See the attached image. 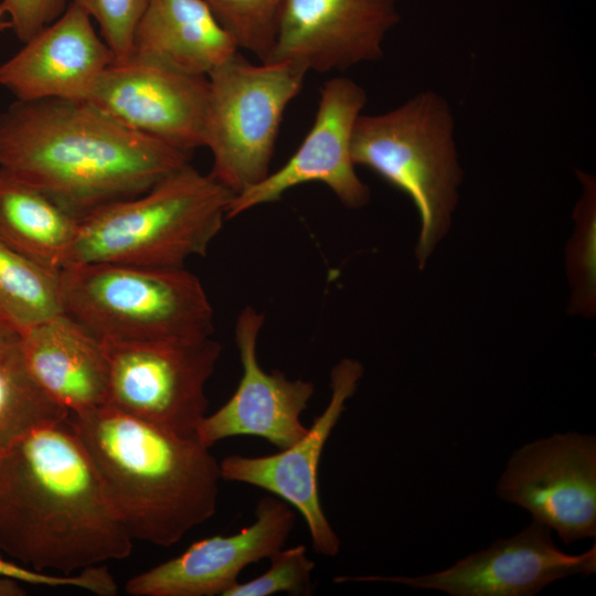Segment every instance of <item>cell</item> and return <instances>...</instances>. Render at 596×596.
Wrapping results in <instances>:
<instances>
[{
  "instance_id": "1",
  "label": "cell",
  "mask_w": 596,
  "mask_h": 596,
  "mask_svg": "<svg viewBox=\"0 0 596 596\" xmlns=\"http://www.w3.org/2000/svg\"><path fill=\"white\" fill-rule=\"evenodd\" d=\"M131 550L70 416L32 429L0 456L2 555L36 571L73 574Z\"/></svg>"
},
{
  "instance_id": "2",
  "label": "cell",
  "mask_w": 596,
  "mask_h": 596,
  "mask_svg": "<svg viewBox=\"0 0 596 596\" xmlns=\"http://www.w3.org/2000/svg\"><path fill=\"white\" fill-rule=\"evenodd\" d=\"M189 153L131 130L88 102L15 100L0 113V168L77 219L139 195Z\"/></svg>"
},
{
  "instance_id": "3",
  "label": "cell",
  "mask_w": 596,
  "mask_h": 596,
  "mask_svg": "<svg viewBox=\"0 0 596 596\" xmlns=\"http://www.w3.org/2000/svg\"><path fill=\"white\" fill-rule=\"evenodd\" d=\"M70 422L132 540L170 547L215 514L220 461L196 437L107 405L70 414Z\"/></svg>"
},
{
  "instance_id": "4",
  "label": "cell",
  "mask_w": 596,
  "mask_h": 596,
  "mask_svg": "<svg viewBox=\"0 0 596 596\" xmlns=\"http://www.w3.org/2000/svg\"><path fill=\"white\" fill-rule=\"evenodd\" d=\"M233 198L210 173L187 162L146 192L79 217L67 265L184 267L190 257L206 254Z\"/></svg>"
},
{
  "instance_id": "5",
  "label": "cell",
  "mask_w": 596,
  "mask_h": 596,
  "mask_svg": "<svg viewBox=\"0 0 596 596\" xmlns=\"http://www.w3.org/2000/svg\"><path fill=\"white\" fill-rule=\"evenodd\" d=\"M351 156L413 201L421 220L415 254L423 267L450 226L462 178L449 104L428 91L386 113L361 114Z\"/></svg>"
},
{
  "instance_id": "6",
  "label": "cell",
  "mask_w": 596,
  "mask_h": 596,
  "mask_svg": "<svg viewBox=\"0 0 596 596\" xmlns=\"http://www.w3.org/2000/svg\"><path fill=\"white\" fill-rule=\"evenodd\" d=\"M63 311L103 341L212 336L213 308L184 267L71 264L60 270Z\"/></svg>"
},
{
  "instance_id": "7",
  "label": "cell",
  "mask_w": 596,
  "mask_h": 596,
  "mask_svg": "<svg viewBox=\"0 0 596 596\" xmlns=\"http://www.w3.org/2000/svg\"><path fill=\"white\" fill-rule=\"evenodd\" d=\"M307 73L287 62L255 65L237 52L209 74L203 147L213 157L210 174L234 195L270 172L285 110Z\"/></svg>"
},
{
  "instance_id": "8",
  "label": "cell",
  "mask_w": 596,
  "mask_h": 596,
  "mask_svg": "<svg viewBox=\"0 0 596 596\" xmlns=\"http://www.w3.org/2000/svg\"><path fill=\"white\" fill-rule=\"evenodd\" d=\"M103 342L107 406L179 436L196 437L209 405L205 385L222 353L220 342L212 336Z\"/></svg>"
},
{
  "instance_id": "9",
  "label": "cell",
  "mask_w": 596,
  "mask_h": 596,
  "mask_svg": "<svg viewBox=\"0 0 596 596\" xmlns=\"http://www.w3.org/2000/svg\"><path fill=\"white\" fill-rule=\"evenodd\" d=\"M496 491L556 531L563 543L596 536V438L554 434L510 457Z\"/></svg>"
},
{
  "instance_id": "10",
  "label": "cell",
  "mask_w": 596,
  "mask_h": 596,
  "mask_svg": "<svg viewBox=\"0 0 596 596\" xmlns=\"http://www.w3.org/2000/svg\"><path fill=\"white\" fill-rule=\"evenodd\" d=\"M551 529L532 521L517 535L465 556L453 566L416 577L339 576L334 582H389L451 596H532L572 575L596 573V545L581 554L557 549Z\"/></svg>"
},
{
  "instance_id": "11",
  "label": "cell",
  "mask_w": 596,
  "mask_h": 596,
  "mask_svg": "<svg viewBox=\"0 0 596 596\" xmlns=\"http://www.w3.org/2000/svg\"><path fill=\"white\" fill-rule=\"evenodd\" d=\"M366 104L365 91L348 77L328 79L320 91L313 124L296 152L275 172L234 195L227 219L273 203L290 189L309 182L326 184L350 209L370 200V189L355 172L352 134Z\"/></svg>"
},
{
  "instance_id": "12",
  "label": "cell",
  "mask_w": 596,
  "mask_h": 596,
  "mask_svg": "<svg viewBox=\"0 0 596 596\" xmlns=\"http://www.w3.org/2000/svg\"><path fill=\"white\" fill-rule=\"evenodd\" d=\"M207 76L130 57L111 64L87 102L134 131L190 153L203 147Z\"/></svg>"
},
{
  "instance_id": "13",
  "label": "cell",
  "mask_w": 596,
  "mask_h": 596,
  "mask_svg": "<svg viewBox=\"0 0 596 596\" xmlns=\"http://www.w3.org/2000/svg\"><path fill=\"white\" fill-rule=\"evenodd\" d=\"M363 372V365L349 358L340 360L332 368L328 405L306 434L292 445L267 456L231 455L220 461L223 480L260 488L295 508L308 526L313 549L329 557L339 553L340 540L321 507L319 462Z\"/></svg>"
},
{
  "instance_id": "14",
  "label": "cell",
  "mask_w": 596,
  "mask_h": 596,
  "mask_svg": "<svg viewBox=\"0 0 596 596\" xmlns=\"http://www.w3.org/2000/svg\"><path fill=\"white\" fill-rule=\"evenodd\" d=\"M398 0H285L266 63L316 72H343L383 56L387 32L400 21Z\"/></svg>"
},
{
  "instance_id": "15",
  "label": "cell",
  "mask_w": 596,
  "mask_h": 596,
  "mask_svg": "<svg viewBox=\"0 0 596 596\" xmlns=\"http://www.w3.org/2000/svg\"><path fill=\"white\" fill-rule=\"evenodd\" d=\"M295 521L290 504L265 496L251 525L194 542L181 554L130 577L125 590L131 596H223L246 566L285 546Z\"/></svg>"
},
{
  "instance_id": "16",
  "label": "cell",
  "mask_w": 596,
  "mask_h": 596,
  "mask_svg": "<svg viewBox=\"0 0 596 596\" xmlns=\"http://www.w3.org/2000/svg\"><path fill=\"white\" fill-rule=\"evenodd\" d=\"M265 316L247 306L235 323L242 376L233 395L203 418L196 438L206 447L233 436L264 438L278 449L299 440L307 432L300 417L315 393L306 380H289L280 371L266 372L257 358V340Z\"/></svg>"
},
{
  "instance_id": "17",
  "label": "cell",
  "mask_w": 596,
  "mask_h": 596,
  "mask_svg": "<svg viewBox=\"0 0 596 596\" xmlns=\"http://www.w3.org/2000/svg\"><path fill=\"white\" fill-rule=\"evenodd\" d=\"M115 56L93 19L68 2L64 12L0 65V85L18 100L87 102Z\"/></svg>"
},
{
  "instance_id": "18",
  "label": "cell",
  "mask_w": 596,
  "mask_h": 596,
  "mask_svg": "<svg viewBox=\"0 0 596 596\" xmlns=\"http://www.w3.org/2000/svg\"><path fill=\"white\" fill-rule=\"evenodd\" d=\"M28 366L41 389L70 414L107 405L104 342L64 311L21 333Z\"/></svg>"
},
{
  "instance_id": "19",
  "label": "cell",
  "mask_w": 596,
  "mask_h": 596,
  "mask_svg": "<svg viewBox=\"0 0 596 596\" xmlns=\"http://www.w3.org/2000/svg\"><path fill=\"white\" fill-rule=\"evenodd\" d=\"M238 50L202 0H148L135 29L131 57L209 76Z\"/></svg>"
},
{
  "instance_id": "20",
  "label": "cell",
  "mask_w": 596,
  "mask_h": 596,
  "mask_svg": "<svg viewBox=\"0 0 596 596\" xmlns=\"http://www.w3.org/2000/svg\"><path fill=\"white\" fill-rule=\"evenodd\" d=\"M78 219L38 187L0 168V241L60 273L70 260Z\"/></svg>"
},
{
  "instance_id": "21",
  "label": "cell",
  "mask_w": 596,
  "mask_h": 596,
  "mask_svg": "<svg viewBox=\"0 0 596 596\" xmlns=\"http://www.w3.org/2000/svg\"><path fill=\"white\" fill-rule=\"evenodd\" d=\"M68 416L34 380L21 333L0 320V456L32 429Z\"/></svg>"
},
{
  "instance_id": "22",
  "label": "cell",
  "mask_w": 596,
  "mask_h": 596,
  "mask_svg": "<svg viewBox=\"0 0 596 596\" xmlns=\"http://www.w3.org/2000/svg\"><path fill=\"white\" fill-rule=\"evenodd\" d=\"M61 312L60 273L0 241V320L23 333Z\"/></svg>"
},
{
  "instance_id": "23",
  "label": "cell",
  "mask_w": 596,
  "mask_h": 596,
  "mask_svg": "<svg viewBox=\"0 0 596 596\" xmlns=\"http://www.w3.org/2000/svg\"><path fill=\"white\" fill-rule=\"evenodd\" d=\"M238 49L265 62L273 49L285 0H202Z\"/></svg>"
},
{
  "instance_id": "24",
  "label": "cell",
  "mask_w": 596,
  "mask_h": 596,
  "mask_svg": "<svg viewBox=\"0 0 596 596\" xmlns=\"http://www.w3.org/2000/svg\"><path fill=\"white\" fill-rule=\"evenodd\" d=\"M270 566L259 576L237 582L223 596H270L278 593L308 595L311 592V573L316 566L308 557L307 547L298 544L281 547L270 557Z\"/></svg>"
},
{
  "instance_id": "25",
  "label": "cell",
  "mask_w": 596,
  "mask_h": 596,
  "mask_svg": "<svg viewBox=\"0 0 596 596\" xmlns=\"http://www.w3.org/2000/svg\"><path fill=\"white\" fill-rule=\"evenodd\" d=\"M86 11L99 28V34L115 56L127 62L132 54L136 25L148 0H71Z\"/></svg>"
},
{
  "instance_id": "26",
  "label": "cell",
  "mask_w": 596,
  "mask_h": 596,
  "mask_svg": "<svg viewBox=\"0 0 596 596\" xmlns=\"http://www.w3.org/2000/svg\"><path fill=\"white\" fill-rule=\"evenodd\" d=\"M583 184V194L575 209L577 237L573 248V274L575 283V302L578 307L589 308L594 299V245H595V180L589 174L578 172Z\"/></svg>"
},
{
  "instance_id": "27",
  "label": "cell",
  "mask_w": 596,
  "mask_h": 596,
  "mask_svg": "<svg viewBox=\"0 0 596 596\" xmlns=\"http://www.w3.org/2000/svg\"><path fill=\"white\" fill-rule=\"evenodd\" d=\"M11 30L24 43L55 21L66 9L67 0H1Z\"/></svg>"
},
{
  "instance_id": "28",
  "label": "cell",
  "mask_w": 596,
  "mask_h": 596,
  "mask_svg": "<svg viewBox=\"0 0 596 596\" xmlns=\"http://www.w3.org/2000/svg\"><path fill=\"white\" fill-rule=\"evenodd\" d=\"M11 29V23L0 0V33Z\"/></svg>"
},
{
  "instance_id": "29",
  "label": "cell",
  "mask_w": 596,
  "mask_h": 596,
  "mask_svg": "<svg viewBox=\"0 0 596 596\" xmlns=\"http://www.w3.org/2000/svg\"><path fill=\"white\" fill-rule=\"evenodd\" d=\"M1 554V553H0Z\"/></svg>"
}]
</instances>
